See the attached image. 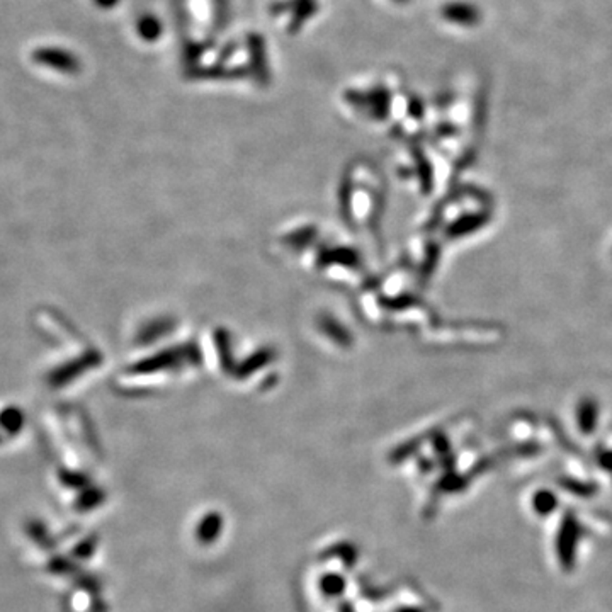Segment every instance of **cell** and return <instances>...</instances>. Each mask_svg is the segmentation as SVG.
Returning a JSON list of instances; mask_svg holds the SVG:
<instances>
[{
  "label": "cell",
  "instance_id": "cell-3",
  "mask_svg": "<svg viewBox=\"0 0 612 612\" xmlns=\"http://www.w3.org/2000/svg\"><path fill=\"white\" fill-rule=\"evenodd\" d=\"M556 506H558V502H556V497L551 493V491H540V493H536V497L532 500L534 510H536L540 515L551 514V512L556 508Z\"/></svg>",
  "mask_w": 612,
  "mask_h": 612
},
{
  "label": "cell",
  "instance_id": "cell-1",
  "mask_svg": "<svg viewBox=\"0 0 612 612\" xmlns=\"http://www.w3.org/2000/svg\"><path fill=\"white\" fill-rule=\"evenodd\" d=\"M579 531L580 529L575 519H573V515L564 517L562 529H559L558 541H556V551H558L559 562H562L564 568L573 567V562H575V550L580 534Z\"/></svg>",
  "mask_w": 612,
  "mask_h": 612
},
{
  "label": "cell",
  "instance_id": "cell-2",
  "mask_svg": "<svg viewBox=\"0 0 612 612\" xmlns=\"http://www.w3.org/2000/svg\"><path fill=\"white\" fill-rule=\"evenodd\" d=\"M26 534H28L34 542L43 546V548H50L51 546L48 529H46V525L43 524L41 520H29V523L26 524Z\"/></svg>",
  "mask_w": 612,
  "mask_h": 612
}]
</instances>
